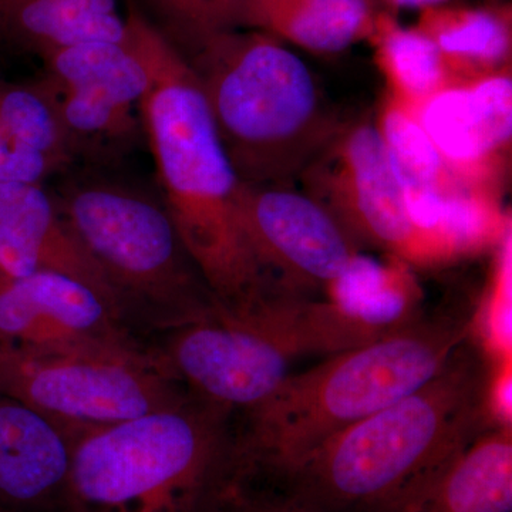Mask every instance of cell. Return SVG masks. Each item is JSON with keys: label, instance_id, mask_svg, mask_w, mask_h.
<instances>
[{"label": "cell", "instance_id": "cell-1", "mask_svg": "<svg viewBox=\"0 0 512 512\" xmlns=\"http://www.w3.org/2000/svg\"><path fill=\"white\" fill-rule=\"evenodd\" d=\"M484 363L468 340L436 377L252 485L301 512H399L481 433Z\"/></svg>", "mask_w": 512, "mask_h": 512}, {"label": "cell", "instance_id": "cell-2", "mask_svg": "<svg viewBox=\"0 0 512 512\" xmlns=\"http://www.w3.org/2000/svg\"><path fill=\"white\" fill-rule=\"evenodd\" d=\"M128 26L150 70L140 104L161 198L220 308L242 312L275 288L239 221V180L190 63L137 9Z\"/></svg>", "mask_w": 512, "mask_h": 512}, {"label": "cell", "instance_id": "cell-3", "mask_svg": "<svg viewBox=\"0 0 512 512\" xmlns=\"http://www.w3.org/2000/svg\"><path fill=\"white\" fill-rule=\"evenodd\" d=\"M471 311L424 313L406 328L286 377L245 412L237 431L238 480L271 483L330 437L430 382L466 342Z\"/></svg>", "mask_w": 512, "mask_h": 512}, {"label": "cell", "instance_id": "cell-4", "mask_svg": "<svg viewBox=\"0 0 512 512\" xmlns=\"http://www.w3.org/2000/svg\"><path fill=\"white\" fill-rule=\"evenodd\" d=\"M232 416L190 392L76 437L64 512H215L237 480Z\"/></svg>", "mask_w": 512, "mask_h": 512}, {"label": "cell", "instance_id": "cell-5", "mask_svg": "<svg viewBox=\"0 0 512 512\" xmlns=\"http://www.w3.org/2000/svg\"><path fill=\"white\" fill-rule=\"evenodd\" d=\"M185 59L241 183H295L345 124L308 64L269 33H220Z\"/></svg>", "mask_w": 512, "mask_h": 512}, {"label": "cell", "instance_id": "cell-6", "mask_svg": "<svg viewBox=\"0 0 512 512\" xmlns=\"http://www.w3.org/2000/svg\"><path fill=\"white\" fill-rule=\"evenodd\" d=\"M57 207L109 278L127 322L184 328L220 309L163 198L140 185L84 174L53 192Z\"/></svg>", "mask_w": 512, "mask_h": 512}, {"label": "cell", "instance_id": "cell-7", "mask_svg": "<svg viewBox=\"0 0 512 512\" xmlns=\"http://www.w3.org/2000/svg\"><path fill=\"white\" fill-rule=\"evenodd\" d=\"M0 393L52 420L72 439L183 402L158 349L30 353L0 345Z\"/></svg>", "mask_w": 512, "mask_h": 512}, {"label": "cell", "instance_id": "cell-8", "mask_svg": "<svg viewBox=\"0 0 512 512\" xmlns=\"http://www.w3.org/2000/svg\"><path fill=\"white\" fill-rule=\"evenodd\" d=\"M360 249L375 248L416 268H439L410 218L375 121L346 120L298 180Z\"/></svg>", "mask_w": 512, "mask_h": 512}, {"label": "cell", "instance_id": "cell-9", "mask_svg": "<svg viewBox=\"0 0 512 512\" xmlns=\"http://www.w3.org/2000/svg\"><path fill=\"white\" fill-rule=\"evenodd\" d=\"M238 212L256 261L284 295H323L362 252L330 212L295 183H242Z\"/></svg>", "mask_w": 512, "mask_h": 512}, {"label": "cell", "instance_id": "cell-10", "mask_svg": "<svg viewBox=\"0 0 512 512\" xmlns=\"http://www.w3.org/2000/svg\"><path fill=\"white\" fill-rule=\"evenodd\" d=\"M158 350L190 392L232 412H247L272 396L298 359L268 330L221 308L210 319L173 330Z\"/></svg>", "mask_w": 512, "mask_h": 512}, {"label": "cell", "instance_id": "cell-11", "mask_svg": "<svg viewBox=\"0 0 512 512\" xmlns=\"http://www.w3.org/2000/svg\"><path fill=\"white\" fill-rule=\"evenodd\" d=\"M0 345L30 353L147 349L109 299L56 272L0 279Z\"/></svg>", "mask_w": 512, "mask_h": 512}, {"label": "cell", "instance_id": "cell-12", "mask_svg": "<svg viewBox=\"0 0 512 512\" xmlns=\"http://www.w3.org/2000/svg\"><path fill=\"white\" fill-rule=\"evenodd\" d=\"M416 116L461 184L504 194L512 146L511 69L444 90Z\"/></svg>", "mask_w": 512, "mask_h": 512}, {"label": "cell", "instance_id": "cell-13", "mask_svg": "<svg viewBox=\"0 0 512 512\" xmlns=\"http://www.w3.org/2000/svg\"><path fill=\"white\" fill-rule=\"evenodd\" d=\"M39 272L79 279L109 299L121 313L109 278L64 220L53 192L47 191L45 184L2 183L0 279L25 278Z\"/></svg>", "mask_w": 512, "mask_h": 512}, {"label": "cell", "instance_id": "cell-14", "mask_svg": "<svg viewBox=\"0 0 512 512\" xmlns=\"http://www.w3.org/2000/svg\"><path fill=\"white\" fill-rule=\"evenodd\" d=\"M72 447L52 420L0 393V511L64 512Z\"/></svg>", "mask_w": 512, "mask_h": 512}, {"label": "cell", "instance_id": "cell-15", "mask_svg": "<svg viewBox=\"0 0 512 512\" xmlns=\"http://www.w3.org/2000/svg\"><path fill=\"white\" fill-rule=\"evenodd\" d=\"M399 512H512V429L481 433Z\"/></svg>", "mask_w": 512, "mask_h": 512}, {"label": "cell", "instance_id": "cell-16", "mask_svg": "<svg viewBox=\"0 0 512 512\" xmlns=\"http://www.w3.org/2000/svg\"><path fill=\"white\" fill-rule=\"evenodd\" d=\"M323 295L357 325L382 336L424 315V292L413 266L392 255L377 259L359 252Z\"/></svg>", "mask_w": 512, "mask_h": 512}, {"label": "cell", "instance_id": "cell-17", "mask_svg": "<svg viewBox=\"0 0 512 512\" xmlns=\"http://www.w3.org/2000/svg\"><path fill=\"white\" fill-rule=\"evenodd\" d=\"M117 0H3L0 39L37 56L87 42H119L127 36Z\"/></svg>", "mask_w": 512, "mask_h": 512}, {"label": "cell", "instance_id": "cell-18", "mask_svg": "<svg viewBox=\"0 0 512 512\" xmlns=\"http://www.w3.org/2000/svg\"><path fill=\"white\" fill-rule=\"evenodd\" d=\"M446 57L461 83L511 69V6L468 8L441 3L421 9L414 26Z\"/></svg>", "mask_w": 512, "mask_h": 512}, {"label": "cell", "instance_id": "cell-19", "mask_svg": "<svg viewBox=\"0 0 512 512\" xmlns=\"http://www.w3.org/2000/svg\"><path fill=\"white\" fill-rule=\"evenodd\" d=\"M377 12L370 0H248L247 28L335 55L369 39Z\"/></svg>", "mask_w": 512, "mask_h": 512}, {"label": "cell", "instance_id": "cell-20", "mask_svg": "<svg viewBox=\"0 0 512 512\" xmlns=\"http://www.w3.org/2000/svg\"><path fill=\"white\" fill-rule=\"evenodd\" d=\"M390 99L417 111L434 96L463 84L437 46L416 28H404L393 13L379 10L369 39Z\"/></svg>", "mask_w": 512, "mask_h": 512}, {"label": "cell", "instance_id": "cell-21", "mask_svg": "<svg viewBox=\"0 0 512 512\" xmlns=\"http://www.w3.org/2000/svg\"><path fill=\"white\" fill-rule=\"evenodd\" d=\"M47 84L55 93L74 161L116 164L140 143L144 136L140 107L99 90L56 89Z\"/></svg>", "mask_w": 512, "mask_h": 512}, {"label": "cell", "instance_id": "cell-22", "mask_svg": "<svg viewBox=\"0 0 512 512\" xmlns=\"http://www.w3.org/2000/svg\"><path fill=\"white\" fill-rule=\"evenodd\" d=\"M126 39L79 43L42 57L47 82L56 89H93L140 107L150 70L127 22Z\"/></svg>", "mask_w": 512, "mask_h": 512}, {"label": "cell", "instance_id": "cell-23", "mask_svg": "<svg viewBox=\"0 0 512 512\" xmlns=\"http://www.w3.org/2000/svg\"><path fill=\"white\" fill-rule=\"evenodd\" d=\"M375 126L400 188L446 191L461 184L413 111L384 96Z\"/></svg>", "mask_w": 512, "mask_h": 512}, {"label": "cell", "instance_id": "cell-24", "mask_svg": "<svg viewBox=\"0 0 512 512\" xmlns=\"http://www.w3.org/2000/svg\"><path fill=\"white\" fill-rule=\"evenodd\" d=\"M0 130L66 168L74 163L55 93L43 77L15 83L0 76Z\"/></svg>", "mask_w": 512, "mask_h": 512}, {"label": "cell", "instance_id": "cell-25", "mask_svg": "<svg viewBox=\"0 0 512 512\" xmlns=\"http://www.w3.org/2000/svg\"><path fill=\"white\" fill-rule=\"evenodd\" d=\"M490 256L483 293L471 311L467 338L484 365L512 359V231Z\"/></svg>", "mask_w": 512, "mask_h": 512}, {"label": "cell", "instance_id": "cell-26", "mask_svg": "<svg viewBox=\"0 0 512 512\" xmlns=\"http://www.w3.org/2000/svg\"><path fill=\"white\" fill-rule=\"evenodd\" d=\"M164 25L163 35L184 57L210 37L247 28L248 0H148Z\"/></svg>", "mask_w": 512, "mask_h": 512}, {"label": "cell", "instance_id": "cell-27", "mask_svg": "<svg viewBox=\"0 0 512 512\" xmlns=\"http://www.w3.org/2000/svg\"><path fill=\"white\" fill-rule=\"evenodd\" d=\"M67 170L64 165L33 150L0 130V184H45L53 175Z\"/></svg>", "mask_w": 512, "mask_h": 512}, {"label": "cell", "instance_id": "cell-28", "mask_svg": "<svg viewBox=\"0 0 512 512\" xmlns=\"http://www.w3.org/2000/svg\"><path fill=\"white\" fill-rule=\"evenodd\" d=\"M481 412L487 430L512 429V359L484 365Z\"/></svg>", "mask_w": 512, "mask_h": 512}, {"label": "cell", "instance_id": "cell-29", "mask_svg": "<svg viewBox=\"0 0 512 512\" xmlns=\"http://www.w3.org/2000/svg\"><path fill=\"white\" fill-rule=\"evenodd\" d=\"M215 512H301L261 490L235 480Z\"/></svg>", "mask_w": 512, "mask_h": 512}, {"label": "cell", "instance_id": "cell-30", "mask_svg": "<svg viewBox=\"0 0 512 512\" xmlns=\"http://www.w3.org/2000/svg\"><path fill=\"white\" fill-rule=\"evenodd\" d=\"M377 10L393 13L400 9H426L447 3L448 0H370Z\"/></svg>", "mask_w": 512, "mask_h": 512}, {"label": "cell", "instance_id": "cell-31", "mask_svg": "<svg viewBox=\"0 0 512 512\" xmlns=\"http://www.w3.org/2000/svg\"><path fill=\"white\" fill-rule=\"evenodd\" d=\"M3 0H0V8H2Z\"/></svg>", "mask_w": 512, "mask_h": 512}, {"label": "cell", "instance_id": "cell-32", "mask_svg": "<svg viewBox=\"0 0 512 512\" xmlns=\"http://www.w3.org/2000/svg\"><path fill=\"white\" fill-rule=\"evenodd\" d=\"M0 512H3V511H0Z\"/></svg>", "mask_w": 512, "mask_h": 512}]
</instances>
